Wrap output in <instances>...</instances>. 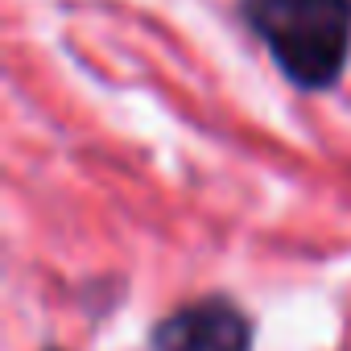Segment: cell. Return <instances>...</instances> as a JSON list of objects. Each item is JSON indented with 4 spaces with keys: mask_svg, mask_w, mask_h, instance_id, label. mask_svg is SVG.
Returning <instances> with one entry per match:
<instances>
[{
    "mask_svg": "<svg viewBox=\"0 0 351 351\" xmlns=\"http://www.w3.org/2000/svg\"><path fill=\"white\" fill-rule=\"evenodd\" d=\"M244 21L289 83L326 91L351 54V0H240Z\"/></svg>",
    "mask_w": 351,
    "mask_h": 351,
    "instance_id": "obj_1",
    "label": "cell"
},
{
    "mask_svg": "<svg viewBox=\"0 0 351 351\" xmlns=\"http://www.w3.org/2000/svg\"><path fill=\"white\" fill-rule=\"evenodd\" d=\"M153 351H252V318L228 298H199L153 326Z\"/></svg>",
    "mask_w": 351,
    "mask_h": 351,
    "instance_id": "obj_2",
    "label": "cell"
}]
</instances>
